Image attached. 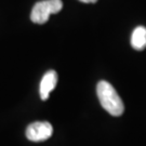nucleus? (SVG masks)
Here are the masks:
<instances>
[{
    "label": "nucleus",
    "mask_w": 146,
    "mask_h": 146,
    "mask_svg": "<svg viewBox=\"0 0 146 146\" xmlns=\"http://www.w3.org/2000/svg\"><path fill=\"white\" fill-rule=\"evenodd\" d=\"M96 93L102 107L111 116H121L125 111V105L115 88L107 81L102 80L96 86Z\"/></svg>",
    "instance_id": "f257e3e1"
},
{
    "label": "nucleus",
    "mask_w": 146,
    "mask_h": 146,
    "mask_svg": "<svg viewBox=\"0 0 146 146\" xmlns=\"http://www.w3.org/2000/svg\"><path fill=\"white\" fill-rule=\"evenodd\" d=\"M63 8L61 0H42L34 5L31 13V20L36 24L47 23L51 14H56Z\"/></svg>",
    "instance_id": "f03ea898"
},
{
    "label": "nucleus",
    "mask_w": 146,
    "mask_h": 146,
    "mask_svg": "<svg viewBox=\"0 0 146 146\" xmlns=\"http://www.w3.org/2000/svg\"><path fill=\"white\" fill-rule=\"evenodd\" d=\"M53 128L48 121H36L27 127L26 137L31 142H42L50 139Z\"/></svg>",
    "instance_id": "7ed1b4c3"
},
{
    "label": "nucleus",
    "mask_w": 146,
    "mask_h": 146,
    "mask_svg": "<svg viewBox=\"0 0 146 146\" xmlns=\"http://www.w3.org/2000/svg\"><path fill=\"white\" fill-rule=\"evenodd\" d=\"M79 1H81L84 3H95L98 0H79Z\"/></svg>",
    "instance_id": "423d86ee"
},
{
    "label": "nucleus",
    "mask_w": 146,
    "mask_h": 146,
    "mask_svg": "<svg viewBox=\"0 0 146 146\" xmlns=\"http://www.w3.org/2000/svg\"><path fill=\"white\" fill-rule=\"evenodd\" d=\"M58 84V74L55 70H49L42 77L39 87V93L42 101L49 99V95L52 92Z\"/></svg>",
    "instance_id": "20e7f679"
},
{
    "label": "nucleus",
    "mask_w": 146,
    "mask_h": 146,
    "mask_svg": "<svg viewBox=\"0 0 146 146\" xmlns=\"http://www.w3.org/2000/svg\"><path fill=\"white\" fill-rule=\"evenodd\" d=\"M131 46L137 51L146 48V27L137 26L131 35Z\"/></svg>",
    "instance_id": "39448f33"
}]
</instances>
